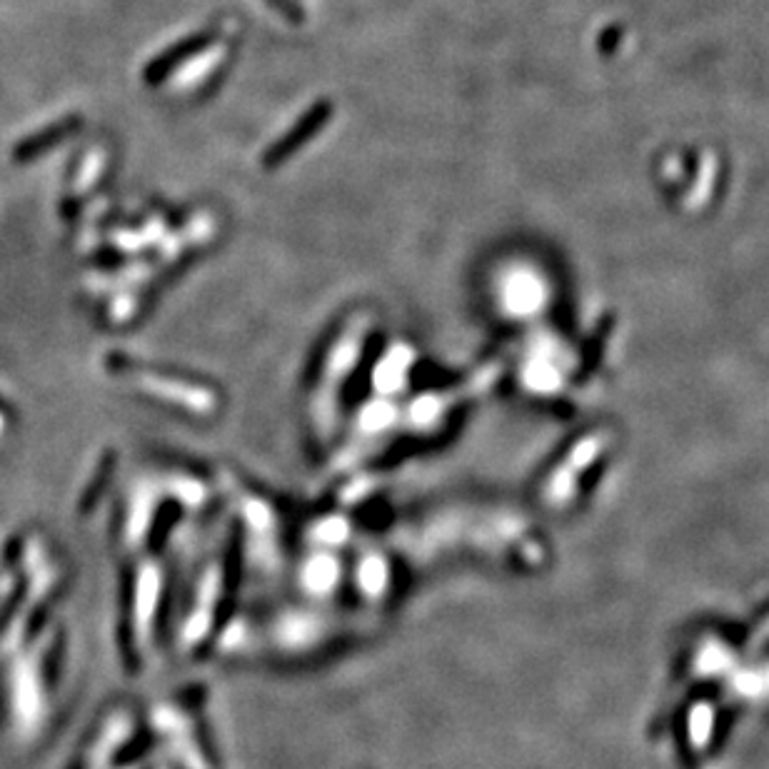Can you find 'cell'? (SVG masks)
Returning a JSON list of instances; mask_svg holds the SVG:
<instances>
[{
	"instance_id": "6da1fadb",
	"label": "cell",
	"mask_w": 769,
	"mask_h": 769,
	"mask_svg": "<svg viewBox=\"0 0 769 769\" xmlns=\"http://www.w3.org/2000/svg\"><path fill=\"white\" fill-rule=\"evenodd\" d=\"M213 38H215V30H208V33H198V35H193V38L178 43L175 48H170L168 53L158 55V58L150 63V68L145 70V80H148L150 85L160 83V80L168 78V75L173 73V70L178 68L183 60H188L190 55H195V53H200L203 48H208V43Z\"/></svg>"
},
{
	"instance_id": "7a4b0ae2",
	"label": "cell",
	"mask_w": 769,
	"mask_h": 769,
	"mask_svg": "<svg viewBox=\"0 0 769 769\" xmlns=\"http://www.w3.org/2000/svg\"><path fill=\"white\" fill-rule=\"evenodd\" d=\"M270 3H273V8L280 10L285 18L293 20V23H303L305 20V13L293 3V0H270Z\"/></svg>"
}]
</instances>
